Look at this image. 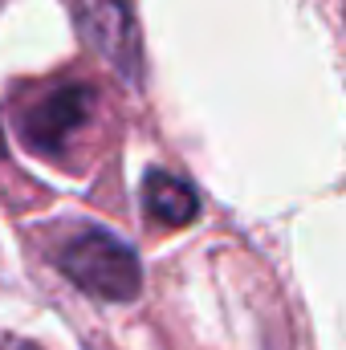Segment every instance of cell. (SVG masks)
<instances>
[{
  "mask_svg": "<svg viewBox=\"0 0 346 350\" xmlns=\"http://www.w3.org/2000/svg\"><path fill=\"white\" fill-rule=\"evenodd\" d=\"M62 273L86 289L94 297L106 301H131L143 285V269L131 245H122L118 237L102 232V228H86L78 232L66 249H62Z\"/></svg>",
  "mask_w": 346,
  "mask_h": 350,
  "instance_id": "1",
  "label": "cell"
},
{
  "mask_svg": "<svg viewBox=\"0 0 346 350\" xmlns=\"http://www.w3.org/2000/svg\"><path fill=\"white\" fill-rule=\"evenodd\" d=\"M78 21L90 45L127 78L139 82L143 74V41L139 21L131 12V0H78Z\"/></svg>",
  "mask_w": 346,
  "mask_h": 350,
  "instance_id": "2",
  "label": "cell"
},
{
  "mask_svg": "<svg viewBox=\"0 0 346 350\" xmlns=\"http://www.w3.org/2000/svg\"><path fill=\"white\" fill-rule=\"evenodd\" d=\"M90 106H94V90L86 86L49 90L25 114V139L45 155H62L74 143V135H82V126L90 122Z\"/></svg>",
  "mask_w": 346,
  "mask_h": 350,
  "instance_id": "3",
  "label": "cell"
},
{
  "mask_svg": "<svg viewBox=\"0 0 346 350\" xmlns=\"http://www.w3.org/2000/svg\"><path fill=\"white\" fill-rule=\"evenodd\" d=\"M143 204H147V216H155L159 224H191L196 212H200V196L196 187L172 172H151L143 179Z\"/></svg>",
  "mask_w": 346,
  "mask_h": 350,
  "instance_id": "4",
  "label": "cell"
},
{
  "mask_svg": "<svg viewBox=\"0 0 346 350\" xmlns=\"http://www.w3.org/2000/svg\"><path fill=\"white\" fill-rule=\"evenodd\" d=\"M0 350H37V347L25 342V338H16V334H4V330H0Z\"/></svg>",
  "mask_w": 346,
  "mask_h": 350,
  "instance_id": "5",
  "label": "cell"
},
{
  "mask_svg": "<svg viewBox=\"0 0 346 350\" xmlns=\"http://www.w3.org/2000/svg\"><path fill=\"white\" fill-rule=\"evenodd\" d=\"M0 155H4V122H0Z\"/></svg>",
  "mask_w": 346,
  "mask_h": 350,
  "instance_id": "6",
  "label": "cell"
}]
</instances>
